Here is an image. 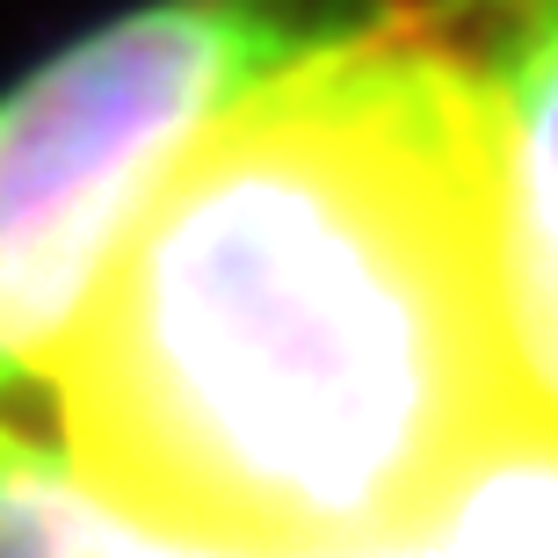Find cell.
<instances>
[{
  "mask_svg": "<svg viewBox=\"0 0 558 558\" xmlns=\"http://www.w3.org/2000/svg\"><path fill=\"white\" fill-rule=\"evenodd\" d=\"M508 414L457 0H363L210 117L59 355L117 494L269 558L399 544Z\"/></svg>",
  "mask_w": 558,
  "mask_h": 558,
  "instance_id": "cell-1",
  "label": "cell"
},
{
  "mask_svg": "<svg viewBox=\"0 0 558 558\" xmlns=\"http://www.w3.org/2000/svg\"><path fill=\"white\" fill-rule=\"evenodd\" d=\"M363 0H145L0 95V399L65 355L196 131Z\"/></svg>",
  "mask_w": 558,
  "mask_h": 558,
  "instance_id": "cell-2",
  "label": "cell"
},
{
  "mask_svg": "<svg viewBox=\"0 0 558 558\" xmlns=\"http://www.w3.org/2000/svg\"><path fill=\"white\" fill-rule=\"evenodd\" d=\"M486 117V204L522 414L558 421V0H457Z\"/></svg>",
  "mask_w": 558,
  "mask_h": 558,
  "instance_id": "cell-3",
  "label": "cell"
},
{
  "mask_svg": "<svg viewBox=\"0 0 558 558\" xmlns=\"http://www.w3.org/2000/svg\"><path fill=\"white\" fill-rule=\"evenodd\" d=\"M0 558H269L117 494L73 442L0 421Z\"/></svg>",
  "mask_w": 558,
  "mask_h": 558,
  "instance_id": "cell-4",
  "label": "cell"
},
{
  "mask_svg": "<svg viewBox=\"0 0 558 558\" xmlns=\"http://www.w3.org/2000/svg\"><path fill=\"white\" fill-rule=\"evenodd\" d=\"M407 558H558V421H500L407 530Z\"/></svg>",
  "mask_w": 558,
  "mask_h": 558,
  "instance_id": "cell-5",
  "label": "cell"
},
{
  "mask_svg": "<svg viewBox=\"0 0 558 558\" xmlns=\"http://www.w3.org/2000/svg\"><path fill=\"white\" fill-rule=\"evenodd\" d=\"M341 558H407V537H399V544H377V551H341Z\"/></svg>",
  "mask_w": 558,
  "mask_h": 558,
  "instance_id": "cell-6",
  "label": "cell"
}]
</instances>
